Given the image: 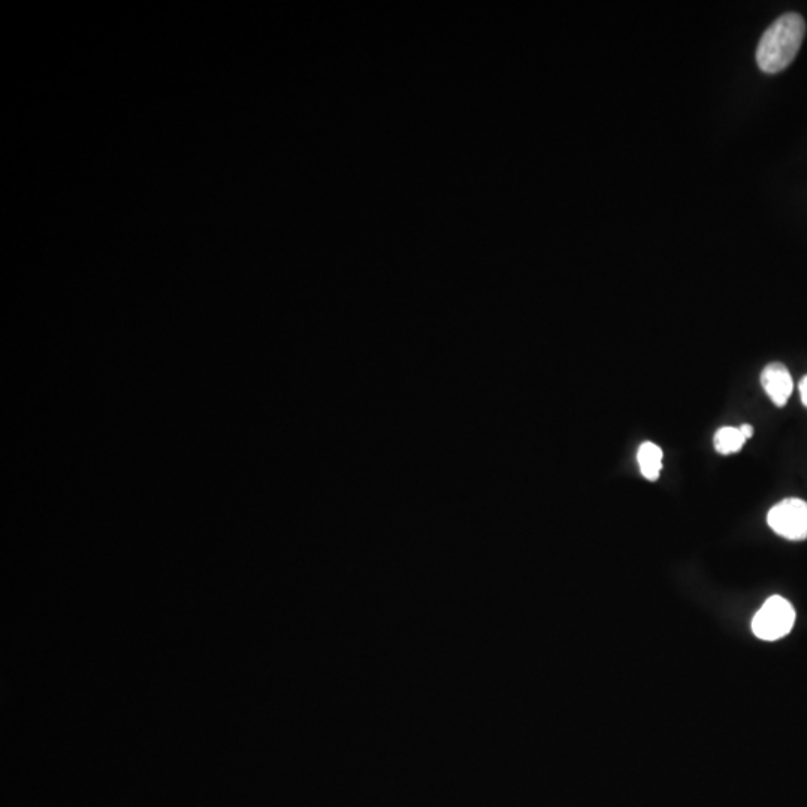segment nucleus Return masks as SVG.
Segmentation results:
<instances>
[{"label": "nucleus", "mask_w": 807, "mask_h": 807, "mask_svg": "<svg viewBox=\"0 0 807 807\" xmlns=\"http://www.w3.org/2000/svg\"><path fill=\"white\" fill-rule=\"evenodd\" d=\"M806 23L796 12L779 17L761 36L757 63L766 74H778L791 65L805 39Z\"/></svg>", "instance_id": "f257e3e1"}, {"label": "nucleus", "mask_w": 807, "mask_h": 807, "mask_svg": "<svg viewBox=\"0 0 807 807\" xmlns=\"http://www.w3.org/2000/svg\"><path fill=\"white\" fill-rule=\"evenodd\" d=\"M799 389L802 403L805 405V407H807V376L803 377L802 382H800Z\"/></svg>", "instance_id": "0eeeda50"}, {"label": "nucleus", "mask_w": 807, "mask_h": 807, "mask_svg": "<svg viewBox=\"0 0 807 807\" xmlns=\"http://www.w3.org/2000/svg\"><path fill=\"white\" fill-rule=\"evenodd\" d=\"M740 431L743 432V435H745V437L748 438V440L749 438H752V435H754V428H752V425H748V423H746V425L740 426Z\"/></svg>", "instance_id": "6e6552de"}, {"label": "nucleus", "mask_w": 807, "mask_h": 807, "mask_svg": "<svg viewBox=\"0 0 807 807\" xmlns=\"http://www.w3.org/2000/svg\"><path fill=\"white\" fill-rule=\"evenodd\" d=\"M746 441L748 438L743 435L740 428H734V426H724V428L718 429L713 438L716 452L721 455H733V453L740 452Z\"/></svg>", "instance_id": "423d86ee"}, {"label": "nucleus", "mask_w": 807, "mask_h": 807, "mask_svg": "<svg viewBox=\"0 0 807 807\" xmlns=\"http://www.w3.org/2000/svg\"><path fill=\"white\" fill-rule=\"evenodd\" d=\"M767 524L778 536L790 541L807 538V503L800 498H787L770 509Z\"/></svg>", "instance_id": "7ed1b4c3"}, {"label": "nucleus", "mask_w": 807, "mask_h": 807, "mask_svg": "<svg viewBox=\"0 0 807 807\" xmlns=\"http://www.w3.org/2000/svg\"><path fill=\"white\" fill-rule=\"evenodd\" d=\"M761 385L776 407H784L793 394V377L781 362H773L764 368L761 373Z\"/></svg>", "instance_id": "20e7f679"}, {"label": "nucleus", "mask_w": 807, "mask_h": 807, "mask_svg": "<svg viewBox=\"0 0 807 807\" xmlns=\"http://www.w3.org/2000/svg\"><path fill=\"white\" fill-rule=\"evenodd\" d=\"M796 624V610L784 597L773 595L752 619V633L766 642L784 639Z\"/></svg>", "instance_id": "f03ea898"}, {"label": "nucleus", "mask_w": 807, "mask_h": 807, "mask_svg": "<svg viewBox=\"0 0 807 807\" xmlns=\"http://www.w3.org/2000/svg\"><path fill=\"white\" fill-rule=\"evenodd\" d=\"M663 450L655 443H643L637 452V461H639L640 473L649 482H657L660 479L661 470H663Z\"/></svg>", "instance_id": "39448f33"}]
</instances>
